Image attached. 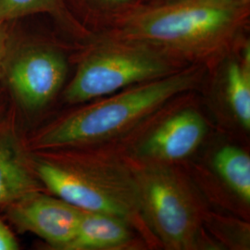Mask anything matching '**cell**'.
<instances>
[{"label": "cell", "instance_id": "5bb4252c", "mask_svg": "<svg viewBox=\"0 0 250 250\" xmlns=\"http://www.w3.org/2000/svg\"><path fill=\"white\" fill-rule=\"evenodd\" d=\"M137 2V0H93V3L99 9L101 17L100 21L103 25L117 14L125 11Z\"/></svg>", "mask_w": 250, "mask_h": 250}, {"label": "cell", "instance_id": "5b68a950", "mask_svg": "<svg viewBox=\"0 0 250 250\" xmlns=\"http://www.w3.org/2000/svg\"><path fill=\"white\" fill-rule=\"evenodd\" d=\"M134 170L146 226L168 250L197 249L202 211L188 181L168 164L147 163Z\"/></svg>", "mask_w": 250, "mask_h": 250}, {"label": "cell", "instance_id": "9a60e30c", "mask_svg": "<svg viewBox=\"0 0 250 250\" xmlns=\"http://www.w3.org/2000/svg\"><path fill=\"white\" fill-rule=\"evenodd\" d=\"M19 250V244L15 235L0 220V250Z\"/></svg>", "mask_w": 250, "mask_h": 250}, {"label": "cell", "instance_id": "52a82bcc", "mask_svg": "<svg viewBox=\"0 0 250 250\" xmlns=\"http://www.w3.org/2000/svg\"><path fill=\"white\" fill-rule=\"evenodd\" d=\"M20 232L35 233L53 249L65 250L78 231L83 210L60 197L36 191L6 206Z\"/></svg>", "mask_w": 250, "mask_h": 250}, {"label": "cell", "instance_id": "4fadbf2b", "mask_svg": "<svg viewBox=\"0 0 250 250\" xmlns=\"http://www.w3.org/2000/svg\"><path fill=\"white\" fill-rule=\"evenodd\" d=\"M213 166L218 175L237 197L250 203V158L242 148L225 145L213 157Z\"/></svg>", "mask_w": 250, "mask_h": 250}, {"label": "cell", "instance_id": "7c38bea8", "mask_svg": "<svg viewBox=\"0 0 250 250\" xmlns=\"http://www.w3.org/2000/svg\"><path fill=\"white\" fill-rule=\"evenodd\" d=\"M41 13L50 15L73 34H88L68 9L64 0H0V25L16 19Z\"/></svg>", "mask_w": 250, "mask_h": 250}, {"label": "cell", "instance_id": "2e32d148", "mask_svg": "<svg viewBox=\"0 0 250 250\" xmlns=\"http://www.w3.org/2000/svg\"><path fill=\"white\" fill-rule=\"evenodd\" d=\"M9 39V35L7 32V24L0 25V73L5 69L8 62Z\"/></svg>", "mask_w": 250, "mask_h": 250}, {"label": "cell", "instance_id": "8fae6325", "mask_svg": "<svg viewBox=\"0 0 250 250\" xmlns=\"http://www.w3.org/2000/svg\"><path fill=\"white\" fill-rule=\"evenodd\" d=\"M224 99L233 119L250 130V46L241 41L225 58Z\"/></svg>", "mask_w": 250, "mask_h": 250}, {"label": "cell", "instance_id": "9c48e42d", "mask_svg": "<svg viewBox=\"0 0 250 250\" xmlns=\"http://www.w3.org/2000/svg\"><path fill=\"white\" fill-rule=\"evenodd\" d=\"M40 187L16 129L9 124L0 125V206L41 191Z\"/></svg>", "mask_w": 250, "mask_h": 250}, {"label": "cell", "instance_id": "8992f818", "mask_svg": "<svg viewBox=\"0 0 250 250\" xmlns=\"http://www.w3.org/2000/svg\"><path fill=\"white\" fill-rule=\"evenodd\" d=\"M68 72L67 61L49 45L28 46L7 67V81L14 98L27 110L46 106L62 87Z\"/></svg>", "mask_w": 250, "mask_h": 250}, {"label": "cell", "instance_id": "6da1fadb", "mask_svg": "<svg viewBox=\"0 0 250 250\" xmlns=\"http://www.w3.org/2000/svg\"><path fill=\"white\" fill-rule=\"evenodd\" d=\"M250 7L208 0L137 2L110 19L104 36L150 45L183 62L203 65L224 59L241 42Z\"/></svg>", "mask_w": 250, "mask_h": 250}, {"label": "cell", "instance_id": "ba28073f", "mask_svg": "<svg viewBox=\"0 0 250 250\" xmlns=\"http://www.w3.org/2000/svg\"><path fill=\"white\" fill-rule=\"evenodd\" d=\"M208 126L193 108L170 115L140 143L137 154L146 163L169 164L187 159L203 142Z\"/></svg>", "mask_w": 250, "mask_h": 250}, {"label": "cell", "instance_id": "ac0fdd59", "mask_svg": "<svg viewBox=\"0 0 250 250\" xmlns=\"http://www.w3.org/2000/svg\"><path fill=\"white\" fill-rule=\"evenodd\" d=\"M137 1L141 3H160V2L169 1V0H137Z\"/></svg>", "mask_w": 250, "mask_h": 250}, {"label": "cell", "instance_id": "30bf717a", "mask_svg": "<svg viewBox=\"0 0 250 250\" xmlns=\"http://www.w3.org/2000/svg\"><path fill=\"white\" fill-rule=\"evenodd\" d=\"M132 225L116 216L84 211L75 237L65 250L129 249L134 242Z\"/></svg>", "mask_w": 250, "mask_h": 250}, {"label": "cell", "instance_id": "3957f363", "mask_svg": "<svg viewBox=\"0 0 250 250\" xmlns=\"http://www.w3.org/2000/svg\"><path fill=\"white\" fill-rule=\"evenodd\" d=\"M31 162L37 178L56 197L84 211L116 216L132 226H146L134 168L122 161L53 149L37 153Z\"/></svg>", "mask_w": 250, "mask_h": 250}, {"label": "cell", "instance_id": "e0dca14e", "mask_svg": "<svg viewBox=\"0 0 250 250\" xmlns=\"http://www.w3.org/2000/svg\"><path fill=\"white\" fill-rule=\"evenodd\" d=\"M219 4L237 6V7H250V0H208Z\"/></svg>", "mask_w": 250, "mask_h": 250}, {"label": "cell", "instance_id": "7a4b0ae2", "mask_svg": "<svg viewBox=\"0 0 250 250\" xmlns=\"http://www.w3.org/2000/svg\"><path fill=\"white\" fill-rule=\"evenodd\" d=\"M202 65H188L170 75L148 81L106 97L47 126L33 140L37 150L83 147L127 132L171 99L202 82Z\"/></svg>", "mask_w": 250, "mask_h": 250}, {"label": "cell", "instance_id": "277c9868", "mask_svg": "<svg viewBox=\"0 0 250 250\" xmlns=\"http://www.w3.org/2000/svg\"><path fill=\"white\" fill-rule=\"evenodd\" d=\"M188 65L150 45L104 36L82 60L64 99L71 104L88 102L168 76Z\"/></svg>", "mask_w": 250, "mask_h": 250}]
</instances>
